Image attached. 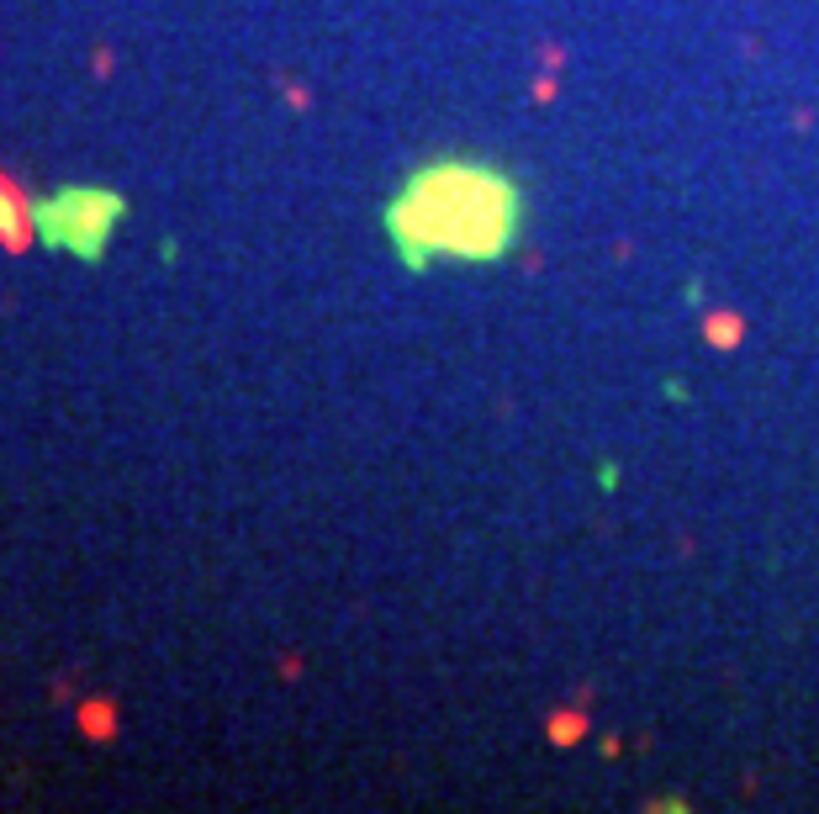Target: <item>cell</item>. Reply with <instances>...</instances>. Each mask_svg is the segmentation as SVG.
Segmentation results:
<instances>
[{
  "mask_svg": "<svg viewBox=\"0 0 819 814\" xmlns=\"http://www.w3.org/2000/svg\"><path fill=\"white\" fill-rule=\"evenodd\" d=\"M708 339H714V344H735V339H740V323H735V318H714V323H708Z\"/></svg>",
  "mask_w": 819,
  "mask_h": 814,
  "instance_id": "5",
  "label": "cell"
},
{
  "mask_svg": "<svg viewBox=\"0 0 819 814\" xmlns=\"http://www.w3.org/2000/svg\"><path fill=\"white\" fill-rule=\"evenodd\" d=\"M122 211H127V202L117 191H64V196L37 207V233L54 249L80 254V260H101L106 233H112V222H122Z\"/></svg>",
  "mask_w": 819,
  "mask_h": 814,
  "instance_id": "2",
  "label": "cell"
},
{
  "mask_svg": "<svg viewBox=\"0 0 819 814\" xmlns=\"http://www.w3.org/2000/svg\"><path fill=\"white\" fill-rule=\"evenodd\" d=\"M32 239H37V207L22 196V185L0 170V249L22 254V249H32Z\"/></svg>",
  "mask_w": 819,
  "mask_h": 814,
  "instance_id": "3",
  "label": "cell"
},
{
  "mask_svg": "<svg viewBox=\"0 0 819 814\" xmlns=\"http://www.w3.org/2000/svg\"><path fill=\"white\" fill-rule=\"evenodd\" d=\"M523 185L492 159H428L387 202V233L407 271L434 260H503L523 233Z\"/></svg>",
  "mask_w": 819,
  "mask_h": 814,
  "instance_id": "1",
  "label": "cell"
},
{
  "mask_svg": "<svg viewBox=\"0 0 819 814\" xmlns=\"http://www.w3.org/2000/svg\"><path fill=\"white\" fill-rule=\"evenodd\" d=\"M80 730L85 735H112V703H85L80 709Z\"/></svg>",
  "mask_w": 819,
  "mask_h": 814,
  "instance_id": "4",
  "label": "cell"
}]
</instances>
